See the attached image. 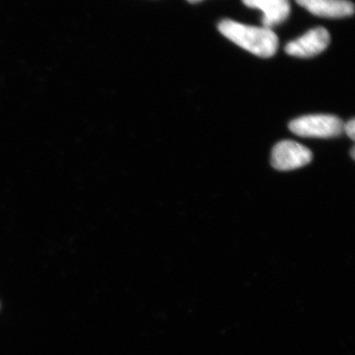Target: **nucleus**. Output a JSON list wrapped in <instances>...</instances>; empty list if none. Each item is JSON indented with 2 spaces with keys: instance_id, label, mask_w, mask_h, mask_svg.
I'll list each match as a JSON object with an SVG mask.
<instances>
[{
  "instance_id": "f257e3e1",
  "label": "nucleus",
  "mask_w": 355,
  "mask_h": 355,
  "mask_svg": "<svg viewBox=\"0 0 355 355\" xmlns=\"http://www.w3.org/2000/svg\"><path fill=\"white\" fill-rule=\"evenodd\" d=\"M218 29L231 42L261 58H270L279 48V38L272 29L254 27L232 20H223Z\"/></svg>"
},
{
  "instance_id": "f03ea898",
  "label": "nucleus",
  "mask_w": 355,
  "mask_h": 355,
  "mask_svg": "<svg viewBox=\"0 0 355 355\" xmlns=\"http://www.w3.org/2000/svg\"><path fill=\"white\" fill-rule=\"evenodd\" d=\"M343 125L340 118L331 114H309L292 121L289 130L298 137L331 139L342 135Z\"/></svg>"
},
{
  "instance_id": "7ed1b4c3",
  "label": "nucleus",
  "mask_w": 355,
  "mask_h": 355,
  "mask_svg": "<svg viewBox=\"0 0 355 355\" xmlns=\"http://www.w3.org/2000/svg\"><path fill=\"white\" fill-rule=\"evenodd\" d=\"M312 158L307 147L293 140H282L273 147L272 165L279 171H291L309 164Z\"/></svg>"
},
{
  "instance_id": "20e7f679",
  "label": "nucleus",
  "mask_w": 355,
  "mask_h": 355,
  "mask_svg": "<svg viewBox=\"0 0 355 355\" xmlns=\"http://www.w3.org/2000/svg\"><path fill=\"white\" fill-rule=\"evenodd\" d=\"M331 37L328 30L323 27L315 28L286 44V51L296 58H312L323 53L329 44Z\"/></svg>"
},
{
  "instance_id": "39448f33",
  "label": "nucleus",
  "mask_w": 355,
  "mask_h": 355,
  "mask_svg": "<svg viewBox=\"0 0 355 355\" xmlns=\"http://www.w3.org/2000/svg\"><path fill=\"white\" fill-rule=\"evenodd\" d=\"M243 3L250 8L263 11L261 22L263 27L268 29L282 24L291 14L289 0H243Z\"/></svg>"
},
{
  "instance_id": "423d86ee",
  "label": "nucleus",
  "mask_w": 355,
  "mask_h": 355,
  "mask_svg": "<svg viewBox=\"0 0 355 355\" xmlns=\"http://www.w3.org/2000/svg\"><path fill=\"white\" fill-rule=\"evenodd\" d=\"M313 15L324 18H343L354 13V6L349 0H296Z\"/></svg>"
},
{
  "instance_id": "0eeeda50",
  "label": "nucleus",
  "mask_w": 355,
  "mask_h": 355,
  "mask_svg": "<svg viewBox=\"0 0 355 355\" xmlns=\"http://www.w3.org/2000/svg\"><path fill=\"white\" fill-rule=\"evenodd\" d=\"M343 132H347L350 139L354 140L355 139V121L354 119H352L347 123L343 125Z\"/></svg>"
},
{
  "instance_id": "6e6552de",
  "label": "nucleus",
  "mask_w": 355,
  "mask_h": 355,
  "mask_svg": "<svg viewBox=\"0 0 355 355\" xmlns=\"http://www.w3.org/2000/svg\"><path fill=\"white\" fill-rule=\"evenodd\" d=\"M189 2H191V3H197V2L202 1V0H188Z\"/></svg>"
},
{
  "instance_id": "1a4fd4ad",
  "label": "nucleus",
  "mask_w": 355,
  "mask_h": 355,
  "mask_svg": "<svg viewBox=\"0 0 355 355\" xmlns=\"http://www.w3.org/2000/svg\"><path fill=\"white\" fill-rule=\"evenodd\" d=\"M354 148L352 149V159H355V155H354Z\"/></svg>"
}]
</instances>
